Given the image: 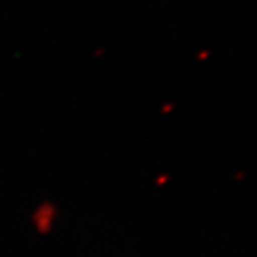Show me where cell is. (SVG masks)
<instances>
[{
  "label": "cell",
  "instance_id": "6da1fadb",
  "mask_svg": "<svg viewBox=\"0 0 257 257\" xmlns=\"http://www.w3.org/2000/svg\"><path fill=\"white\" fill-rule=\"evenodd\" d=\"M53 220H54V209L48 203L42 205L34 214V223H36V226L39 228V231H42V232L48 231V228L53 223Z\"/></svg>",
  "mask_w": 257,
  "mask_h": 257
}]
</instances>
